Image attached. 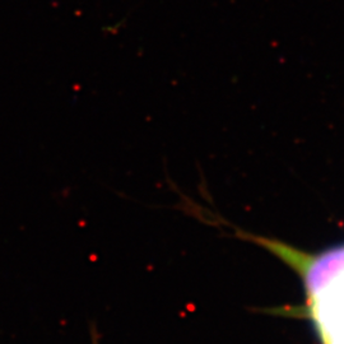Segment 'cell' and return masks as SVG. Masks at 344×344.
Masks as SVG:
<instances>
[{
	"label": "cell",
	"instance_id": "1",
	"mask_svg": "<svg viewBox=\"0 0 344 344\" xmlns=\"http://www.w3.org/2000/svg\"><path fill=\"white\" fill-rule=\"evenodd\" d=\"M276 255L301 276L322 343L344 344V244L315 255L281 244Z\"/></svg>",
	"mask_w": 344,
	"mask_h": 344
},
{
	"label": "cell",
	"instance_id": "2",
	"mask_svg": "<svg viewBox=\"0 0 344 344\" xmlns=\"http://www.w3.org/2000/svg\"><path fill=\"white\" fill-rule=\"evenodd\" d=\"M92 343H93V344H98V342H97V339H96V338H93Z\"/></svg>",
	"mask_w": 344,
	"mask_h": 344
}]
</instances>
